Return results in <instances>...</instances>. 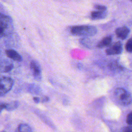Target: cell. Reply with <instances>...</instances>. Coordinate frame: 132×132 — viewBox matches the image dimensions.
<instances>
[{
  "mask_svg": "<svg viewBox=\"0 0 132 132\" xmlns=\"http://www.w3.org/2000/svg\"><path fill=\"white\" fill-rule=\"evenodd\" d=\"M14 30L12 18L3 13H0V39L11 35Z\"/></svg>",
  "mask_w": 132,
  "mask_h": 132,
  "instance_id": "6da1fadb",
  "label": "cell"
},
{
  "mask_svg": "<svg viewBox=\"0 0 132 132\" xmlns=\"http://www.w3.org/2000/svg\"><path fill=\"white\" fill-rule=\"evenodd\" d=\"M97 32L96 27L92 25H77L71 28V34L77 36L91 37L95 35Z\"/></svg>",
  "mask_w": 132,
  "mask_h": 132,
  "instance_id": "7a4b0ae2",
  "label": "cell"
},
{
  "mask_svg": "<svg viewBox=\"0 0 132 132\" xmlns=\"http://www.w3.org/2000/svg\"><path fill=\"white\" fill-rule=\"evenodd\" d=\"M116 102L122 106H127L131 103V96L129 92L123 88H118L114 92Z\"/></svg>",
  "mask_w": 132,
  "mask_h": 132,
  "instance_id": "3957f363",
  "label": "cell"
},
{
  "mask_svg": "<svg viewBox=\"0 0 132 132\" xmlns=\"http://www.w3.org/2000/svg\"><path fill=\"white\" fill-rule=\"evenodd\" d=\"M13 80L9 77H0V96H3L8 93L12 88Z\"/></svg>",
  "mask_w": 132,
  "mask_h": 132,
  "instance_id": "277c9868",
  "label": "cell"
},
{
  "mask_svg": "<svg viewBox=\"0 0 132 132\" xmlns=\"http://www.w3.org/2000/svg\"><path fill=\"white\" fill-rule=\"evenodd\" d=\"M123 51V45L120 41H117L110 45L106 50V53L108 55H114L120 54Z\"/></svg>",
  "mask_w": 132,
  "mask_h": 132,
  "instance_id": "5b68a950",
  "label": "cell"
},
{
  "mask_svg": "<svg viewBox=\"0 0 132 132\" xmlns=\"http://www.w3.org/2000/svg\"><path fill=\"white\" fill-rule=\"evenodd\" d=\"M30 68L35 79L40 81L41 79V70L39 63L35 60L31 61L30 64Z\"/></svg>",
  "mask_w": 132,
  "mask_h": 132,
  "instance_id": "8992f818",
  "label": "cell"
},
{
  "mask_svg": "<svg viewBox=\"0 0 132 132\" xmlns=\"http://www.w3.org/2000/svg\"><path fill=\"white\" fill-rule=\"evenodd\" d=\"M118 38L121 40L126 39L130 32V29L126 26H122L117 28L115 30Z\"/></svg>",
  "mask_w": 132,
  "mask_h": 132,
  "instance_id": "52a82bcc",
  "label": "cell"
},
{
  "mask_svg": "<svg viewBox=\"0 0 132 132\" xmlns=\"http://www.w3.org/2000/svg\"><path fill=\"white\" fill-rule=\"evenodd\" d=\"M13 63L9 60L4 59L0 61V72L8 73L10 72L13 68Z\"/></svg>",
  "mask_w": 132,
  "mask_h": 132,
  "instance_id": "ba28073f",
  "label": "cell"
},
{
  "mask_svg": "<svg viewBox=\"0 0 132 132\" xmlns=\"http://www.w3.org/2000/svg\"><path fill=\"white\" fill-rule=\"evenodd\" d=\"M5 54L8 58L14 61L21 62L22 60V56L13 49H7L5 50Z\"/></svg>",
  "mask_w": 132,
  "mask_h": 132,
  "instance_id": "9c48e42d",
  "label": "cell"
},
{
  "mask_svg": "<svg viewBox=\"0 0 132 132\" xmlns=\"http://www.w3.org/2000/svg\"><path fill=\"white\" fill-rule=\"evenodd\" d=\"M107 15V12L105 11H93L91 13V17L93 20H101L105 19Z\"/></svg>",
  "mask_w": 132,
  "mask_h": 132,
  "instance_id": "30bf717a",
  "label": "cell"
},
{
  "mask_svg": "<svg viewBox=\"0 0 132 132\" xmlns=\"http://www.w3.org/2000/svg\"><path fill=\"white\" fill-rule=\"evenodd\" d=\"M112 41V37L111 36H108L103 38L98 43H97L96 46L98 48H103L108 46L110 45Z\"/></svg>",
  "mask_w": 132,
  "mask_h": 132,
  "instance_id": "8fae6325",
  "label": "cell"
},
{
  "mask_svg": "<svg viewBox=\"0 0 132 132\" xmlns=\"http://www.w3.org/2000/svg\"><path fill=\"white\" fill-rule=\"evenodd\" d=\"M108 67L109 69L114 72H120L124 70V67L119 64L117 61H113L111 62Z\"/></svg>",
  "mask_w": 132,
  "mask_h": 132,
  "instance_id": "7c38bea8",
  "label": "cell"
},
{
  "mask_svg": "<svg viewBox=\"0 0 132 132\" xmlns=\"http://www.w3.org/2000/svg\"><path fill=\"white\" fill-rule=\"evenodd\" d=\"M15 132H33L31 128L26 124H21L15 130Z\"/></svg>",
  "mask_w": 132,
  "mask_h": 132,
  "instance_id": "4fadbf2b",
  "label": "cell"
},
{
  "mask_svg": "<svg viewBox=\"0 0 132 132\" xmlns=\"http://www.w3.org/2000/svg\"><path fill=\"white\" fill-rule=\"evenodd\" d=\"M18 102L16 101L11 102L9 103H6V108L8 110H13L16 108L18 106Z\"/></svg>",
  "mask_w": 132,
  "mask_h": 132,
  "instance_id": "5bb4252c",
  "label": "cell"
},
{
  "mask_svg": "<svg viewBox=\"0 0 132 132\" xmlns=\"http://www.w3.org/2000/svg\"><path fill=\"white\" fill-rule=\"evenodd\" d=\"M125 49L127 52L131 53L132 52V39L130 38L127 42L125 45Z\"/></svg>",
  "mask_w": 132,
  "mask_h": 132,
  "instance_id": "9a60e30c",
  "label": "cell"
},
{
  "mask_svg": "<svg viewBox=\"0 0 132 132\" xmlns=\"http://www.w3.org/2000/svg\"><path fill=\"white\" fill-rule=\"evenodd\" d=\"M94 7L97 10H99V11H106V10H107V7L105 6H104V5H94Z\"/></svg>",
  "mask_w": 132,
  "mask_h": 132,
  "instance_id": "2e32d148",
  "label": "cell"
},
{
  "mask_svg": "<svg viewBox=\"0 0 132 132\" xmlns=\"http://www.w3.org/2000/svg\"><path fill=\"white\" fill-rule=\"evenodd\" d=\"M126 122L129 125H131L132 124V113L131 112L129 113H128L127 116Z\"/></svg>",
  "mask_w": 132,
  "mask_h": 132,
  "instance_id": "e0dca14e",
  "label": "cell"
},
{
  "mask_svg": "<svg viewBox=\"0 0 132 132\" xmlns=\"http://www.w3.org/2000/svg\"><path fill=\"white\" fill-rule=\"evenodd\" d=\"M30 90L31 91H32L33 92H35V93H37L39 89V88L38 87V86L37 85H32L30 87Z\"/></svg>",
  "mask_w": 132,
  "mask_h": 132,
  "instance_id": "ac0fdd59",
  "label": "cell"
},
{
  "mask_svg": "<svg viewBox=\"0 0 132 132\" xmlns=\"http://www.w3.org/2000/svg\"><path fill=\"white\" fill-rule=\"evenodd\" d=\"M120 132H132L130 127H125L121 129Z\"/></svg>",
  "mask_w": 132,
  "mask_h": 132,
  "instance_id": "d6986e66",
  "label": "cell"
},
{
  "mask_svg": "<svg viewBox=\"0 0 132 132\" xmlns=\"http://www.w3.org/2000/svg\"><path fill=\"white\" fill-rule=\"evenodd\" d=\"M5 109L6 108V103L4 104V103H0V112L2 111V110L3 109Z\"/></svg>",
  "mask_w": 132,
  "mask_h": 132,
  "instance_id": "ffe728a7",
  "label": "cell"
},
{
  "mask_svg": "<svg viewBox=\"0 0 132 132\" xmlns=\"http://www.w3.org/2000/svg\"><path fill=\"white\" fill-rule=\"evenodd\" d=\"M34 100L36 103H38L39 102V98L37 97H34Z\"/></svg>",
  "mask_w": 132,
  "mask_h": 132,
  "instance_id": "44dd1931",
  "label": "cell"
},
{
  "mask_svg": "<svg viewBox=\"0 0 132 132\" xmlns=\"http://www.w3.org/2000/svg\"><path fill=\"white\" fill-rule=\"evenodd\" d=\"M1 132H6V131H1Z\"/></svg>",
  "mask_w": 132,
  "mask_h": 132,
  "instance_id": "7402d4cb",
  "label": "cell"
}]
</instances>
